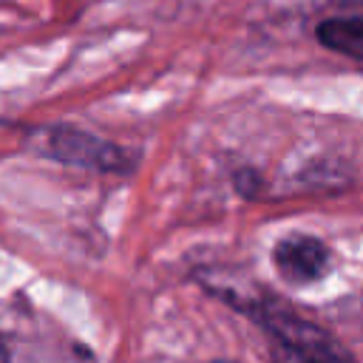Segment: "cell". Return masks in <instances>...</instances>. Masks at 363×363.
<instances>
[{
    "label": "cell",
    "mask_w": 363,
    "mask_h": 363,
    "mask_svg": "<svg viewBox=\"0 0 363 363\" xmlns=\"http://www.w3.org/2000/svg\"><path fill=\"white\" fill-rule=\"evenodd\" d=\"M315 37L320 40L323 48L363 60V14H335L318 23Z\"/></svg>",
    "instance_id": "cell-3"
},
{
    "label": "cell",
    "mask_w": 363,
    "mask_h": 363,
    "mask_svg": "<svg viewBox=\"0 0 363 363\" xmlns=\"http://www.w3.org/2000/svg\"><path fill=\"white\" fill-rule=\"evenodd\" d=\"M11 357H9V346H6V340H3V335H0V363H9Z\"/></svg>",
    "instance_id": "cell-4"
},
{
    "label": "cell",
    "mask_w": 363,
    "mask_h": 363,
    "mask_svg": "<svg viewBox=\"0 0 363 363\" xmlns=\"http://www.w3.org/2000/svg\"><path fill=\"white\" fill-rule=\"evenodd\" d=\"M210 363H233V360H210Z\"/></svg>",
    "instance_id": "cell-5"
},
{
    "label": "cell",
    "mask_w": 363,
    "mask_h": 363,
    "mask_svg": "<svg viewBox=\"0 0 363 363\" xmlns=\"http://www.w3.org/2000/svg\"><path fill=\"white\" fill-rule=\"evenodd\" d=\"M272 267L289 286H309L332 269V250L306 233H289L272 247Z\"/></svg>",
    "instance_id": "cell-2"
},
{
    "label": "cell",
    "mask_w": 363,
    "mask_h": 363,
    "mask_svg": "<svg viewBox=\"0 0 363 363\" xmlns=\"http://www.w3.org/2000/svg\"><path fill=\"white\" fill-rule=\"evenodd\" d=\"M31 150H37L45 159H54L68 167L105 173V176H125L136 167V159L128 147L96 136L77 125H45L34 128L28 133Z\"/></svg>",
    "instance_id": "cell-1"
}]
</instances>
